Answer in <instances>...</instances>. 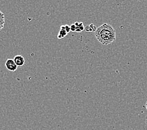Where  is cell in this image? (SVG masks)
Listing matches in <instances>:
<instances>
[{"instance_id":"6da1fadb","label":"cell","mask_w":147,"mask_h":130,"mask_svg":"<svg viewBox=\"0 0 147 130\" xmlns=\"http://www.w3.org/2000/svg\"><path fill=\"white\" fill-rule=\"evenodd\" d=\"M94 35L100 43L108 45L113 43L116 39V31L110 24L104 23L97 28Z\"/></svg>"},{"instance_id":"7a4b0ae2","label":"cell","mask_w":147,"mask_h":130,"mask_svg":"<svg viewBox=\"0 0 147 130\" xmlns=\"http://www.w3.org/2000/svg\"><path fill=\"white\" fill-rule=\"evenodd\" d=\"M5 66L9 71H15L18 68V66L14 61L13 59H8L5 63Z\"/></svg>"},{"instance_id":"3957f363","label":"cell","mask_w":147,"mask_h":130,"mask_svg":"<svg viewBox=\"0 0 147 130\" xmlns=\"http://www.w3.org/2000/svg\"><path fill=\"white\" fill-rule=\"evenodd\" d=\"M13 60L18 67V66H23L25 63V59L22 55H16L13 58Z\"/></svg>"},{"instance_id":"277c9868","label":"cell","mask_w":147,"mask_h":130,"mask_svg":"<svg viewBox=\"0 0 147 130\" xmlns=\"http://www.w3.org/2000/svg\"><path fill=\"white\" fill-rule=\"evenodd\" d=\"M74 24H75V25L76 26V31H75V32L81 33L82 31H83L84 30H85V26H84L83 23L76 22Z\"/></svg>"},{"instance_id":"5b68a950","label":"cell","mask_w":147,"mask_h":130,"mask_svg":"<svg viewBox=\"0 0 147 130\" xmlns=\"http://www.w3.org/2000/svg\"><path fill=\"white\" fill-rule=\"evenodd\" d=\"M5 24V14L0 11V31H1Z\"/></svg>"},{"instance_id":"8992f818","label":"cell","mask_w":147,"mask_h":130,"mask_svg":"<svg viewBox=\"0 0 147 130\" xmlns=\"http://www.w3.org/2000/svg\"><path fill=\"white\" fill-rule=\"evenodd\" d=\"M97 28L93 24H90L85 27V30L86 32H95Z\"/></svg>"},{"instance_id":"52a82bcc","label":"cell","mask_w":147,"mask_h":130,"mask_svg":"<svg viewBox=\"0 0 147 130\" xmlns=\"http://www.w3.org/2000/svg\"><path fill=\"white\" fill-rule=\"evenodd\" d=\"M67 34H68V33H66V31L65 30L60 29L59 31V33H58L57 37L58 39H62V38H63L65 36H67Z\"/></svg>"},{"instance_id":"ba28073f","label":"cell","mask_w":147,"mask_h":130,"mask_svg":"<svg viewBox=\"0 0 147 130\" xmlns=\"http://www.w3.org/2000/svg\"><path fill=\"white\" fill-rule=\"evenodd\" d=\"M70 26V30L71 32H75L76 31V26L75 25V24H72Z\"/></svg>"},{"instance_id":"9c48e42d","label":"cell","mask_w":147,"mask_h":130,"mask_svg":"<svg viewBox=\"0 0 147 130\" xmlns=\"http://www.w3.org/2000/svg\"><path fill=\"white\" fill-rule=\"evenodd\" d=\"M65 30L66 31V33H69V32H70V31H71V30H70V26H69V25H67V24H66V25H65Z\"/></svg>"},{"instance_id":"30bf717a","label":"cell","mask_w":147,"mask_h":130,"mask_svg":"<svg viewBox=\"0 0 147 130\" xmlns=\"http://www.w3.org/2000/svg\"><path fill=\"white\" fill-rule=\"evenodd\" d=\"M145 106H146V110H147V100H146V102L145 103Z\"/></svg>"},{"instance_id":"8fae6325","label":"cell","mask_w":147,"mask_h":130,"mask_svg":"<svg viewBox=\"0 0 147 130\" xmlns=\"http://www.w3.org/2000/svg\"><path fill=\"white\" fill-rule=\"evenodd\" d=\"M146 126H147V117L146 118Z\"/></svg>"}]
</instances>
